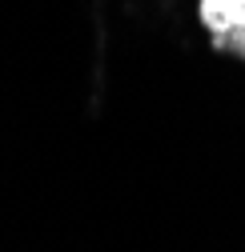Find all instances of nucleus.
<instances>
[{"label":"nucleus","instance_id":"nucleus-1","mask_svg":"<svg viewBox=\"0 0 245 252\" xmlns=\"http://www.w3.org/2000/svg\"><path fill=\"white\" fill-rule=\"evenodd\" d=\"M197 20L213 52L245 64V0H197Z\"/></svg>","mask_w":245,"mask_h":252}]
</instances>
